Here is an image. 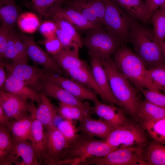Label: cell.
<instances>
[{"label":"cell","instance_id":"6da1fadb","mask_svg":"<svg viewBox=\"0 0 165 165\" xmlns=\"http://www.w3.org/2000/svg\"><path fill=\"white\" fill-rule=\"evenodd\" d=\"M135 53L148 69L165 66L162 48L157 42L153 30L132 18L129 36Z\"/></svg>","mask_w":165,"mask_h":165},{"label":"cell","instance_id":"7a4b0ae2","mask_svg":"<svg viewBox=\"0 0 165 165\" xmlns=\"http://www.w3.org/2000/svg\"><path fill=\"white\" fill-rule=\"evenodd\" d=\"M116 148L104 140H97L81 133L64 149L55 165H80L89 158L103 157Z\"/></svg>","mask_w":165,"mask_h":165},{"label":"cell","instance_id":"3957f363","mask_svg":"<svg viewBox=\"0 0 165 165\" xmlns=\"http://www.w3.org/2000/svg\"><path fill=\"white\" fill-rule=\"evenodd\" d=\"M113 60L119 71L139 90L142 88L157 89L149 70L137 55L126 46H123L118 50Z\"/></svg>","mask_w":165,"mask_h":165},{"label":"cell","instance_id":"277c9868","mask_svg":"<svg viewBox=\"0 0 165 165\" xmlns=\"http://www.w3.org/2000/svg\"><path fill=\"white\" fill-rule=\"evenodd\" d=\"M106 71L112 93L119 107L137 117L139 101L136 90L116 67L111 58L100 60Z\"/></svg>","mask_w":165,"mask_h":165},{"label":"cell","instance_id":"5b68a950","mask_svg":"<svg viewBox=\"0 0 165 165\" xmlns=\"http://www.w3.org/2000/svg\"><path fill=\"white\" fill-rule=\"evenodd\" d=\"M82 42L87 49L90 57L100 60L111 58L123 45L108 33L102 27L98 26L88 30Z\"/></svg>","mask_w":165,"mask_h":165},{"label":"cell","instance_id":"8992f818","mask_svg":"<svg viewBox=\"0 0 165 165\" xmlns=\"http://www.w3.org/2000/svg\"><path fill=\"white\" fill-rule=\"evenodd\" d=\"M106 31L123 45L129 41L132 17L112 0H105Z\"/></svg>","mask_w":165,"mask_h":165},{"label":"cell","instance_id":"52a82bcc","mask_svg":"<svg viewBox=\"0 0 165 165\" xmlns=\"http://www.w3.org/2000/svg\"><path fill=\"white\" fill-rule=\"evenodd\" d=\"M142 146L117 148L101 157H93L82 165H146Z\"/></svg>","mask_w":165,"mask_h":165},{"label":"cell","instance_id":"ba28073f","mask_svg":"<svg viewBox=\"0 0 165 165\" xmlns=\"http://www.w3.org/2000/svg\"><path fill=\"white\" fill-rule=\"evenodd\" d=\"M105 141L116 148L130 146H142L147 139L143 129L138 125L127 121L122 125L115 128Z\"/></svg>","mask_w":165,"mask_h":165},{"label":"cell","instance_id":"9c48e42d","mask_svg":"<svg viewBox=\"0 0 165 165\" xmlns=\"http://www.w3.org/2000/svg\"><path fill=\"white\" fill-rule=\"evenodd\" d=\"M3 63L8 72L37 92L41 93L49 70L28 64Z\"/></svg>","mask_w":165,"mask_h":165},{"label":"cell","instance_id":"30bf717a","mask_svg":"<svg viewBox=\"0 0 165 165\" xmlns=\"http://www.w3.org/2000/svg\"><path fill=\"white\" fill-rule=\"evenodd\" d=\"M64 4L66 7L79 12L93 24L102 26L105 9V0H70Z\"/></svg>","mask_w":165,"mask_h":165},{"label":"cell","instance_id":"8fae6325","mask_svg":"<svg viewBox=\"0 0 165 165\" xmlns=\"http://www.w3.org/2000/svg\"><path fill=\"white\" fill-rule=\"evenodd\" d=\"M41 164L30 141L14 143L9 152L0 161V165Z\"/></svg>","mask_w":165,"mask_h":165},{"label":"cell","instance_id":"7c38bea8","mask_svg":"<svg viewBox=\"0 0 165 165\" xmlns=\"http://www.w3.org/2000/svg\"><path fill=\"white\" fill-rule=\"evenodd\" d=\"M20 36L26 46L29 57L35 64L40 65L54 73L66 75L54 59L36 43L32 36L24 34Z\"/></svg>","mask_w":165,"mask_h":165},{"label":"cell","instance_id":"4fadbf2b","mask_svg":"<svg viewBox=\"0 0 165 165\" xmlns=\"http://www.w3.org/2000/svg\"><path fill=\"white\" fill-rule=\"evenodd\" d=\"M46 78L61 86L81 101L89 100L94 102L98 100L95 91L75 80L49 71Z\"/></svg>","mask_w":165,"mask_h":165},{"label":"cell","instance_id":"5bb4252c","mask_svg":"<svg viewBox=\"0 0 165 165\" xmlns=\"http://www.w3.org/2000/svg\"><path fill=\"white\" fill-rule=\"evenodd\" d=\"M28 100L0 90V106L11 120L28 112H31L35 106L34 102L29 103Z\"/></svg>","mask_w":165,"mask_h":165},{"label":"cell","instance_id":"9a60e30c","mask_svg":"<svg viewBox=\"0 0 165 165\" xmlns=\"http://www.w3.org/2000/svg\"><path fill=\"white\" fill-rule=\"evenodd\" d=\"M47 152L43 163L55 165L60 155L67 146L66 140L54 124L46 130Z\"/></svg>","mask_w":165,"mask_h":165},{"label":"cell","instance_id":"2e32d148","mask_svg":"<svg viewBox=\"0 0 165 165\" xmlns=\"http://www.w3.org/2000/svg\"><path fill=\"white\" fill-rule=\"evenodd\" d=\"M90 61L92 74L102 94L101 99L102 102L119 106L118 101L112 91L107 75L101 61L97 58L90 57Z\"/></svg>","mask_w":165,"mask_h":165},{"label":"cell","instance_id":"e0dca14e","mask_svg":"<svg viewBox=\"0 0 165 165\" xmlns=\"http://www.w3.org/2000/svg\"><path fill=\"white\" fill-rule=\"evenodd\" d=\"M41 92L47 97L57 99L60 102L86 109L93 108L88 102L81 101L61 86L46 78L42 84Z\"/></svg>","mask_w":165,"mask_h":165},{"label":"cell","instance_id":"ac0fdd59","mask_svg":"<svg viewBox=\"0 0 165 165\" xmlns=\"http://www.w3.org/2000/svg\"><path fill=\"white\" fill-rule=\"evenodd\" d=\"M45 16H55L63 18L70 23L77 30H88L98 26L89 21L79 12L70 8L57 6L48 10Z\"/></svg>","mask_w":165,"mask_h":165},{"label":"cell","instance_id":"d6986e66","mask_svg":"<svg viewBox=\"0 0 165 165\" xmlns=\"http://www.w3.org/2000/svg\"><path fill=\"white\" fill-rule=\"evenodd\" d=\"M93 107V114L100 117L115 128L123 124L126 121L124 110L120 108L100 101H94Z\"/></svg>","mask_w":165,"mask_h":165},{"label":"cell","instance_id":"ffe728a7","mask_svg":"<svg viewBox=\"0 0 165 165\" xmlns=\"http://www.w3.org/2000/svg\"><path fill=\"white\" fill-rule=\"evenodd\" d=\"M79 122L77 127L79 132L104 140L115 128L101 118L97 119L92 118L91 116L86 117Z\"/></svg>","mask_w":165,"mask_h":165},{"label":"cell","instance_id":"44dd1931","mask_svg":"<svg viewBox=\"0 0 165 165\" xmlns=\"http://www.w3.org/2000/svg\"><path fill=\"white\" fill-rule=\"evenodd\" d=\"M8 73L6 81L1 90L36 102L38 105L40 103L41 93L37 92L11 74Z\"/></svg>","mask_w":165,"mask_h":165},{"label":"cell","instance_id":"7402d4cb","mask_svg":"<svg viewBox=\"0 0 165 165\" xmlns=\"http://www.w3.org/2000/svg\"><path fill=\"white\" fill-rule=\"evenodd\" d=\"M32 125L30 141L41 164H43L47 152L46 130L42 124L31 112Z\"/></svg>","mask_w":165,"mask_h":165},{"label":"cell","instance_id":"603a6c76","mask_svg":"<svg viewBox=\"0 0 165 165\" xmlns=\"http://www.w3.org/2000/svg\"><path fill=\"white\" fill-rule=\"evenodd\" d=\"M32 118L30 113L24 114L11 120L6 126L9 131L14 143L30 141Z\"/></svg>","mask_w":165,"mask_h":165},{"label":"cell","instance_id":"cb8c5ba5","mask_svg":"<svg viewBox=\"0 0 165 165\" xmlns=\"http://www.w3.org/2000/svg\"><path fill=\"white\" fill-rule=\"evenodd\" d=\"M41 101L37 108L34 107L31 112L34 117L43 125L46 130L54 125V122L58 115L57 107L54 105L42 92Z\"/></svg>","mask_w":165,"mask_h":165},{"label":"cell","instance_id":"d4e9b609","mask_svg":"<svg viewBox=\"0 0 165 165\" xmlns=\"http://www.w3.org/2000/svg\"><path fill=\"white\" fill-rule=\"evenodd\" d=\"M79 48L75 46L68 49L63 48L59 53L53 56V58L64 72L72 68H89L85 61L79 58Z\"/></svg>","mask_w":165,"mask_h":165},{"label":"cell","instance_id":"484cf974","mask_svg":"<svg viewBox=\"0 0 165 165\" xmlns=\"http://www.w3.org/2000/svg\"><path fill=\"white\" fill-rule=\"evenodd\" d=\"M130 16L145 24L151 21L150 14L145 2L143 0H112Z\"/></svg>","mask_w":165,"mask_h":165},{"label":"cell","instance_id":"4316f807","mask_svg":"<svg viewBox=\"0 0 165 165\" xmlns=\"http://www.w3.org/2000/svg\"><path fill=\"white\" fill-rule=\"evenodd\" d=\"M65 72L66 75L72 79L95 91L101 98H102L101 92L94 79L91 68L81 67L72 68Z\"/></svg>","mask_w":165,"mask_h":165},{"label":"cell","instance_id":"83f0119b","mask_svg":"<svg viewBox=\"0 0 165 165\" xmlns=\"http://www.w3.org/2000/svg\"><path fill=\"white\" fill-rule=\"evenodd\" d=\"M20 9L15 0H0V17L1 23L11 30L14 27L19 16Z\"/></svg>","mask_w":165,"mask_h":165},{"label":"cell","instance_id":"f1b7e54d","mask_svg":"<svg viewBox=\"0 0 165 165\" xmlns=\"http://www.w3.org/2000/svg\"><path fill=\"white\" fill-rule=\"evenodd\" d=\"M57 108L58 115L63 119L79 122L93 114V108L86 109L60 102Z\"/></svg>","mask_w":165,"mask_h":165},{"label":"cell","instance_id":"f546056e","mask_svg":"<svg viewBox=\"0 0 165 165\" xmlns=\"http://www.w3.org/2000/svg\"><path fill=\"white\" fill-rule=\"evenodd\" d=\"M165 116V108L148 101H139L137 110V118L143 122L160 119Z\"/></svg>","mask_w":165,"mask_h":165},{"label":"cell","instance_id":"4dcf8cb0","mask_svg":"<svg viewBox=\"0 0 165 165\" xmlns=\"http://www.w3.org/2000/svg\"><path fill=\"white\" fill-rule=\"evenodd\" d=\"M143 157L146 165H165V146L154 141L144 150Z\"/></svg>","mask_w":165,"mask_h":165},{"label":"cell","instance_id":"1f68e13d","mask_svg":"<svg viewBox=\"0 0 165 165\" xmlns=\"http://www.w3.org/2000/svg\"><path fill=\"white\" fill-rule=\"evenodd\" d=\"M143 125L154 141L165 143V116L157 120L143 122Z\"/></svg>","mask_w":165,"mask_h":165},{"label":"cell","instance_id":"d6a6232c","mask_svg":"<svg viewBox=\"0 0 165 165\" xmlns=\"http://www.w3.org/2000/svg\"><path fill=\"white\" fill-rule=\"evenodd\" d=\"M151 21L155 38L161 47L165 39V13L158 8L152 15Z\"/></svg>","mask_w":165,"mask_h":165},{"label":"cell","instance_id":"836d02e7","mask_svg":"<svg viewBox=\"0 0 165 165\" xmlns=\"http://www.w3.org/2000/svg\"><path fill=\"white\" fill-rule=\"evenodd\" d=\"M17 23L21 31L28 33H34L40 26L38 17L31 12H26L21 14L18 17Z\"/></svg>","mask_w":165,"mask_h":165},{"label":"cell","instance_id":"e575fe53","mask_svg":"<svg viewBox=\"0 0 165 165\" xmlns=\"http://www.w3.org/2000/svg\"><path fill=\"white\" fill-rule=\"evenodd\" d=\"M56 126L65 138L67 146L73 142L79 135L75 121L64 119Z\"/></svg>","mask_w":165,"mask_h":165},{"label":"cell","instance_id":"d590c367","mask_svg":"<svg viewBox=\"0 0 165 165\" xmlns=\"http://www.w3.org/2000/svg\"><path fill=\"white\" fill-rule=\"evenodd\" d=\"M65 0H32L26 6L34 10L38 13L40 17L45 16L50 9L57 6H62Z\"/></svg>","mask_w":165,"mask_h":165},{"label":"cell","instance_id":"8d00e7d4","mask_svg":"<svg viewBox=\"0 0 165 165\" xmlns=\"http://www.w3.org/2000/svg\"><path fill=\"white\" fill-rule=\"evenodd\" d=\"M51 18L58 28L64 31L70 36L80 48L82 47L83 45L82 39L77 30L70 23L66 20L60 17L53 16Z\"/></svg>","mask_w":165,"mask_h":165},{"label":"cell","instance_id":"74e56055","mask_svg":"<svg viewBox=\"0 0 165 165\" xmlns=\"http://www.w3.org/2000/svg\"><path fill=\"white\" fill-rule=\"evenodd\" d=\"M14 144L7 127L0 125V161L9 152Z\"/></svg>","mask_w":165,"mask_h":165},{"label":"cell","instance_id":"f35d334b","mask_svg":"<svg viewBox=\"0 0 165 165\" xmlns=\"http://www.w3.org/2000/svg\"><path fill=\"white\" fill-rule=\"evenodd\" d=\"M145 100L159 107L165 108V95L157 89L142 88L140 90Z\"/></svg>","mask_w":165,"mask_h":165},{"label":"cell","instance_id":"ab89813d","mask_svg":"<svg viewBox=\"0 0 165 165\" xmlns=\"http://www.w3.org/2000/svg\"><path fill=\"white\" fill-rule=\"evenodd\" d=\"M153 83L157 89L165 94V66L148 69Z\"/></svg>","mask_w":165,"mask_h":165},{"label":"cell","instance_id":"60d3db41","mask_svg":"<svg viewBox=\"0 0 165 165\" xmlns=\"http://www.w3.org/2000/svg\"><path fill=\"white\" fill-rule=\"evenodd\" d=\"M16 35L10 31L9 38L5 50L3 58L9 59L12 62L19 63L18 58L16 53L15 41Z\"/></svg>","mask_w":165,"mask_h":165},{"label":"cell","instance_id":"b9f144b4","mask_svg":"<svg viewBox=\"0 0 165 165\" xmlns=\"http://www.w3.org/2000/svg\"><path fill=\"white\" fill-rule=\"evenodd\" d=\"M15 46L18 59L19 63L28 64L29 58L25 44L20 35H15Z\"/></svg>","mask_w":165,"mask_h":165},{"label":"cell","instance_id":"7bdbcfd3","mask_svg":"<svg viewBox=\"0 0 165 165\" xmlns=\"http://www.w3.org/2000/svg\"><path fill=\"white\" fill-rule=\"evenodd\" d=\"M44 44L46 50L53 56L59 53L63 48L56 35L46 38Z\"/></svg>","mask_w":165,"mask_h":165},{"label":"cell","instance_id":"ee69618b","mask_svg":"<svg viewBox=\"0 0 165 165\" xmlns=\"http://www.w3.org/2000/svg\"><path fill=\"white\" fill-rule=\"evenodd\" d=\"M10 30L5 24L1 23L0 28V58H3L4 53L9 38Z\"/></svg>","mask_w":165,"mask_h":165},{"label":"cell","instance_id":"f6af8a7d","mask_svg":"<svg viewBox=\"0 0 165 165\" xmlns=\"http://www.w3.org/2000/svg\"><path fill=\"white\" fill-rule=\"evenodd\" d=\"M57 29L55 23L53 21L49 20L43 22L39 27L40 32L46 38L55 35Z\"/></svg>","mask_w":165,"mask_h":165},{"label":"cell","instance_id":"bcb514c9","mask_svg":"<svg viewBox=\"0 0 165 165\" xmlns=\"http://www.w3.org/2000/svg\"><path fill=\"white\" fill-rule=\"evenodd\" d=\"M56 35L61 43L63 48H68L75 44H77L70 36L58 28L56 32Z\"/></svg>","mask_w":165,"mask_h":165},{"label":"cell","instance_id":"7dc6e473","mask_svg":"<svg viewBox=\"0 0 165 165\" xmlns=\"http://www.w3.org/2000/svg\"><path fill=\"white\" fill-rule=\"evenodd\" d=\"M151 16L153 13L163 3L165 0H145Z\"/></svg>","mask_w":165,"mask_h":165},{"label":"cell","instance_id":"c3c4849f","mask_svg":"<svg viewBox=\"0 0 165 165\" xmlns=\"http://www.w3.org/2000/svg\"><path fill=\"white\" fill-rule=\"evenodd\" d=\"M6 68L3 62L0 63V88H2L6 81L7 75L5 72Z\"/></svg>","mask_w":165,"mask_h":165},{"label":"cell","instance_id":"681fc988","mask_svg":"<svg viewBox=\"0 0 165 165\" xmlns=\"http://www.w3.org/2000/svg\"><path fill=\"white\" fill-rule=\"evenodd\" d=\"M11 120L0 106V125L6 126Z\"/></svg>","mask_w":165,"mask_h":165},{"label":"cell","instance_id":"f907efd6","mask_svg":"<svg viewBox=\"0 0 165 165\" xmlns=\"http://www.w3.org/2000/svg\"><path fill=\"white\" fill-rule=\"evenodd\" d=\"M161 48H162L163 53V56H164L165 60V39L163 42V43L161 46Z\"/></svg>","mask_w":165,"mask_h":165},{"label":"cell","instance_id":"816d5d0a","mask_svg":"<svg viewBox=\"0 0 165 165\" xmlns=\"http://www.w3.org/2000/svg\"><path fill=\"white\" fill-rule=\"evenodd\" d=\"M159 8L165 13V1Z\"/></svg>","mask_w":165,"mask_h":165},{"label":"cell","instance_id":"f5cc1de1","mask_svg":"<svg viewBox=\"0 0 165 165\" xmlns=\"http://www.w3.org/2000/svg\"><path fill=\"white\" fill-rule=\"evenodd\" d=\"M69 0H65V2L66 1H69Z\"/></svg>","mask_w":165,"mask_h":165}]
</instances>
